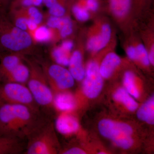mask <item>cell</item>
I'll return each mask as SVG.
<instances>
[{"instance_id":"9c48e42d","label":"cell","mask_w":154,"mask_h":154,"mask_svg":"<svg viewBox=\"0 0 154 154\" xmlns=\"http://www.w3.org/2000/svg\"><path fill=\"white\" fill-rule=\"evenodd\" d=\"M112 30L109 24L102 23L94 28L89 36L87 48L92 52H97L103 49L110 41Z\"/></svg>"},{"instance_id":"8d00e7d4","label":"cell","mask_w":154,"mask_h":154,"mask_svg":"<svg viewBox=\"0 0 154 154\" xmlns=\"http://www.w3.org/2000/svg\"><path fill=\"white\" fill-rule=\"evenodd\" d=\"M71 1L72 3L74 1H75V0H71Z\"/></svg>"},{"instance_id":"7c38bea8","label":"cell","mask_w":154,"mask_h":154,"mask_svg":"<svg viewBox=\"0 0 154 154\" xmlns=\"http://www.w3.org/2000/svg\"><path fill=\"white\" fill-rule=\"evenodd\" d=\"M22 139L0 134V154H17L25 150Z\"/></svg>"},{"instance_id":"6da1fadb","label":"cell","mask_w":154,"mask_h":154,"mask_svg":"<svg viewBox=\"0 0 154 154\" xmlns=\"http://www.w3.org/2000/svg\"><path fill=\"white\" fill-rule=\"evenodd\" d=\"M36 112L21 105H0V134L23 139L28 137L42 123Z\"/></svg>"},{"instance_id":"5bb4252c","label":"cell","mask_w":154,"mask_h":154,"mask_svg":"<svg viewBox=\"0 0 154 154\" xmlns=\"http://www.w3.org/2000/svg\"><path fill=\"white\" fill-rule=\"evenodd\" d=\"M30 75V71L28 65L23 61L20 63L8 75L3 78L2 82H12L26 85Z\"/></svg>"},{"instance_id":"d590c367","label":"cell","mask_w":154,"mask_h":154,"mask_svg":"<svg viewBox=\"0 0 154 154\" xmlns=\"http://www.w3.org/2000/svg\"><path fill=\"white\" fill-rule=\"evenodd\" d=\"M1 84H2V81H1V79H0V85H1Z\"/></svg>"},{"instance_id":"d6a6232c","label":"cell","mask_w":154,"mask_h":154,"mask_svg":"<svg viewBox=\"0 0 154 154\" xmlns=\"http://www.w3.org/2000/svg\"><path fill=\"white\" fill-rule=\"evenodd\" d=\"M149 51L148 52L149 60L150 63L154 65V45L152 44L151 47L150 48Z\"/></svg>"},{"instance_id":"30bf717a","label":"cell","mask_w":154,"mask_h":154,"mask_svg":"<svg viewBox=\"0 0 154 154\" xmlns=\"http://www.w3.org/2000/svg\"><path fill=\"white\" fill-rule=\"evenodd\" d=\"M24 59V55L16 53L3 52L0 54V79L2 82L3 78Z\"/></svg>"},{"instance_id":"4dcf8cb0","label":"cell","mask_w":154,"mask_h":154,"mask_svg":"<svg viewBox=\"0 0 154 154\" xmlns=\"http://www.w3.org/2000/svg\"><path fill=\"white\" fill-rule=\"evenodd\" d=\"M64 154H86L85 152L82 149L77 147H73L70 148L65 150L63 152Z\"/></svg>"},{"instance_id":"e0dca14e","label":"cell","mask_w":154,"mask_h":154,"mask_svg":"<svg viewBox=\"0 0 154 154\" xmlns=\"http://www.w3.org/2000/svg\"><path fill=\"white\" fill-rule=\"evenodd\" d=\"M132 6V0H110L111 13L118 21H122L128 16Z\"/></svg>"},{"instance_id":"603a6c76","label":"cell","mask_w":154,"mask_h":154,"mask_svg":"<svg viewBox=\"0 0 154 154\" xmlns=\"http://www.w3.org/2000/svg\"><path fill=\"white\" fill-rule=\"evenodd\" d=\"M19 8L22 9L28 20L35 22L38 25L43 24L44 14H42L38 7L29 6Z\"/></svg>"},{"instance_id":"2e32d148","label":"cell","mask_w":154,"mask_h":154,"mask_svg":"<svg viewBox=\"0 0 154 154\" xmlns=\"http://www.w3.org/2000/svg\"><path fill=\"white\" fill-rule=\"evenodd\" d=\"M76 105L74 97L69 93L61 92L54 95L53 106L60 111L64 112L71 111Z\"/></svg>"},{"instance_id":"ffe728a7","label":"cell","mask_w":154,"mask_h":154,"mask_svg":"<svg viewBox=\"0 0 154 154\" xmlns=\"http://www.w3.org/2000/svg\"><path fill=\"white\" fill-rule=\"evenodd\" d=\"M113 98L118 102H122L131 111H134L138 107V104L130 96L125 89L119 88L113 95Z\"/></svg>"},{"instance_id":"484cf974","label":"cell","mask_w":154,"mask_h":154,"mask_svg":"<svg viewBox=\"0 0 154 154\" xmlns=\"http://www.w3.org/2000/svg\"><path fill=\"white\" fill-rule=\"evenodd\" d=\"M58 40L66 38L73 32L74 25L69 17H68L66 22L59 30H57Z\"/></svg>"},{"instance_id":"1f68e13d","label":"cell","mask_w":154,"mask_h":154,"mask_svg":"<svg viewBox=\"0 0 154 154\" xmlns=\"http://www.w3.org/2000/svg\"><path fill=\"white\" fill-rule=\"evenodd\" d=\"M60 46L67 51L70 53L72 50L73 48L74 43L71 40L66 39L62 43Z\"/></svg>"},{"instance_id":"52a82bcc","label":"cell","mask_w":154,"mask_h":154,"mask_svg":"<svg viewBox=\"0 0 154 154\" xmlns=\"http://www.w3.org/2000/svg\"><path fill=\"white\" fill-rule=\"evenodd\" d=\"M41 66L54 94L69 89L74 85V79L69 71L62 66L44 63Z\"/></svg>"},{"instance_id":"ba28073f","label":"cell","mask_w":154,"mask_h":154,"mask_svg":"<svg viewBox=\"0 0 154 154\" xmlns=\"http://www.w3.org/2000/svg\"><path fill=\"white\" fill-rule=\"evenodd\" d=\"M85 78L83 87L84 94L88 98H96L102 91L103 85V78L96 62L91 61L88 63Z\"/></svg>"},{"instance_id":"44dd1931","label":"cell","mask_w":154,"mask_h":154,"mask_svg":"<svg viewBox=\"0 0 154 154\" xmlns=\"http://www.w3.org/2000/svg\"><path fill=\"white\" fill-rule=\"evenodd\" d=\"M50 55L56 63L62 66L69 65L70 53L64 49L60 45L53 47L51 51Z\"/></svg>"},{"instance_id":"8992f818","label":"cell","mask_w":154,"mask_h":154,"mask_svg":"<svg viewBox=\"0 0 154 154\" xmlns=\"http://www.w3.org/2000/svg\"><path fill=\"white\" fill-rule=\"evenodd\" d=\"M98 128L102 136L111 139L120 147L129 149L133 144L131 135L133 132L132 128L128 125L105 119L99 122Z\"/></svg>"},{"instance_id":"4316f807","label":"cell","mask_w":154,"mask_h":154,"mask_svg":"<svg viewBox=\"0 0 154 154\" xmlns=\"http://www.w3.org/2000/svg\"><path fill=\"white\" fill-rule=\"evenodd\" d=\"M135 47L137 51L139 62L145 66H148L150 64L148 52L145 47L143 44L139 43L136 45Z\"/></svg>"},{"instance_id":"8fae6325","label":"cell","mask_w":154,"mask_h":154,"mask_svg":"<svg viewBox=\"0 0 154 154\" xmlns=\"http://www.w3.org/2000/svg\"><path fill=\"white\" fill-rule=\"evenodd\" d=\"M81 48L78 47L71 54L69 61V71L74 79L81 81L84 79L85 70L83 64V57Z\"/></svg>"},{"instance_id":"f1b7e54d","label":"cell","mask_w":154,"mask_h":154,"mask_svg":"<svg viewBox=\"0 0 154 154\" xmlns=\"http://www.w3.org/2000/svg\"><path fill=\"white\" fill-rule=\"evenodd\" d=\"M13 0H0V14L7 15Z\"/></svg>"},{"instance_id":"7a4b0ae2","label":"cell","mask_w":154,"mask_h":154,"mask_svg":"<svg viewBox=\"0 0 154 154\" xmlns=\"http://www.w3.org/2000/svg\"><path fill=\"white\" fill-rule=\"evenodd\" d=\"M35 45L27 31L16 27L7 14H0V46L4 51L25 56L32 54Z\"/></svg>"},{"instance_id":"e575fe53","label":"cell","mask_w":154,"mask_h":154,"mask_svg":"<svg viewBox=\"0 0 154 154\" xmlns=\"http://www.w3.org/2000/svg\"><path fill=\"white\" fill-rule=\"evenodd\" d=\"M4 52V51L3 50V49H2V48H1V46H0V54H1L2 53Z\"/></svg>"},{"instance_id":"836d02e7","label":"cell","mask_w":154,"mask_h":154,"mask_svg":"<svg viewBox=\"0 0 154 154\" xmlns=\"http://www.w3.org/2000/svg\"><path fill=\"white\" fill-rule=\"evenodd\" d=\"M59 1L60 0H43V4L48 9Z\"/></svg>"},{"instance_id":"4fadbf2b","label":"cell","mask_w":154,"mask_h":154,"mask_svg":"<svg viewBox=\"0 0 154 154\" xmlns=\"http://www.w3.org/2000/svg\"><path fill=\"white\" fill-rule=\"evenodd\" d=\"M55 128L62 134H72L79 129V122L74 116L64 113L59 116L57 119Z\"/></svg>"},{"instance_id":"3957f363","label":"cell","mask_w":154,"mask_h":154,"mask_svg":"<svg viewBox=\"0 0 154 154\" xmlns=\"http://www.w3.org/2000/svg\"><path fill=\"white\" fill-rule=\"evenodd\" d=\"M26 61L30 71L27 87L37 105L49 109L53 105L54 94L42 67L33 61L27 60Z\"/></svg>"},{"instance_id":"83f0119b","label":"cell","mask_w":154,"mask_h":154,"mask_svg":"<svg viewBox=\"0 0 154 154\" xmlns=\"http://www.w3.org/2000/svg\"><path fill=\"white\" fill-rule=\"evenodd\" d=\"M75 2L89 11L96 12L99 9V3L98 0H77Z\"/></svg>"},{"instance_id":"277c9868","label":"cell","mask_w":154,"mask_h":154,"mask_svg":"<svg viewBox=\"0 0 154 154\" xmlns=\"http://www.w3.org/2000/svg\"><path fill=\"white\" fill-rule=\"evenodd\" d=\"M25 154H53L58 151L57 139L52 123L42 124L28 137Z\"/></svg>"},{"instance_id":"f546056e","label":"cell","mask_w":154,"mask_h":154,"mask_svg":"<svg viewBox=\"0 0 154 154\" xmlns=\"http://www.w3.org/2000/svg\"><path fill=\"white\" fill-rule=\"evenodd\" d=\"M126 53L130 59L139 62L137 51L135 46L131 45L128 46L126 48Z\"/></svg>"},{"instance_id":"ac0fdd59","label":"cell","mask_w":154,"mask_h":154,"mask_svg":"<svg viewBox=\"0 0 154 154\" xmlns=\"http://www.w3.org/2000/svg\"><path fill=\"white\" fill-rule=\"evenodd\" d=\"M154 96L143 104L138 110L137 116L140 120L146 122L148 124L154 123Z\"/></svg>"},{"instance_id":"d6986e66","label":"cell","mask_w":154,"mask_h":154,"mask_svg":"<svg viewBox=\"0 0 154 154\" xmlns=\"http://www.w3.org/2000/svg\"><path fill=\"white\" fill-rule=\"evenodd\" d=\"M7 15L16 27L27 31L28 20L22 9L20 8L10 9Z\"/></svg>"},{"instance_id":"7402d4cb","label":"cell","mask_w":154,"mask_h":154,"mask_svg":"<svg viewBox=\"0 0 154 154\" xmlns=\"http://www.w3.org/2000/svg\"><path fill=\"white\" fill-rule=\"evenodd\" d=\"M72 2L71 0H60L48 9L47 14L51 16L62 17L68 16L67 11Z\"/></svg>"},{"instance_id":"5b68a950","label":"cell","mask_w":154,"mask_h":154,"mask_svg":"<svg viewBox=\"0 0 154 154\" xmlns=\"http://www.w3.org/2000/svg\"><path fill=\"white\" fill-rule=\"evenodd\" d=\"M2 104L25 105L38 112L36 104L29 88L25 85L5 82L0 85V105Z\"/></svg>"},{"instance_id":"d4e9b609","label":"cell","mask_w":154,"mask_h":154,"mask_svg":"<svg viewBox=\"0 0 154 154\" xmlns=\"http://www.w3.org/2000/svg\"><path fill=\"white\" fill-rule=\"evenodd\" d=\"M71 10L75 18L80 22H85L90 19L89 11L76 2L72 4Z\"/></svg>"},{"instance_id":"cb8c5ba5","label":"cell","mask_w":154,"mask_h":154,"mask_svg":"<svg viewBox=\"0 0 154 154\" xmlns=\"http://www.w3.org/2000/svg\"><path fill=\"white\" fill-rule=\"evenodd\" d=\"M124 85L125 90L128 94L134 98H137L139 96V93L135 83V75L132 72L127 71L125 73Z\"/></svg>"},{"instance_id":"9a60e30c","label":"cell","mask_w":154,"mask_h":154,"mask_svg":"<svg viewBox=\"0 0 154 154\" xmlns=\"http://www.w3.org/2000/svg\"><path fill=\"white\" fill-rule=\"evenodd\" d=\"M121 63V59L115 53L107 54L99 66V71L102 78L108 79L111 76Z\"/></svg>"}]
</instances>
